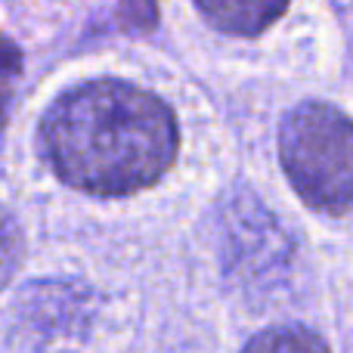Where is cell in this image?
Returning a JSON list of instances; mask_svg holds the SVG:
<instances>
[{
  "label": "cell",
  "mask_w": 353,
  "mask_h": 353,
  "mask_svg": "<svg viewBox=\"0 0 353 353\" xmlns=\"http://www.w3.org/2000/svg\"><path fill=\"white\" fill-rule=\"evenodd\" d=\"M53 171L81 192L130 195L174 165L180 134L155 93L103 78L68 90L43 118Z\"/></svg>",
  "instance_id": "6da1fadb"
},
{
  "label": "cell",
  "mask_w": 353,
  "mask_h": 353,
  "mask_svg": "<svg viewBox=\"0 0 353 353\" xmlns=\"http://www.w3.org/2000/svg\"><path fill=\"white\" fill-rule=\"evenodd\" d=\"M279 161L313 211H353V118L329 103H301L279 128Z\"/></svg>",
  "instance_id": "7a4b0ae2"
},
{
  "label": "cell",
  "mask_w": 353,
  "mask_h": 353,
  "mask_svg": "<svg viewBox=\"0 0 353 353\" xmlns=\"http://www.w3.org/2000/svg\"><path fill=\"white\" fill-rule=\"evenodd\" d=\"M223 263L226 273L257 285L285 267L292 245L276 217L248 192L230 195L223 205Z\"/></svg>",
  "instance_id": "3957f363"
},
{
  "label": "cell",
  "mask_w": 353,
  "mask_h": 353,
  "mask_svg": "<svg viewBox=\"0 0 353 353\" xmlns=\"http://www.w3.org/2000/svg\"><path fill=\"white\" fill-rule=\"evenodd\" d=\"M93 316V294L68 279H43L28 285L16 301V323L37 341L72 338Z\"/></svg>",
  "instance_id": "277c9868"
},
{
  "label": "cell",
  "mask_w": 353,
  "mask_h": 353,
  "mask_svg": "<svg viewBox=\"0 0 353 353\" xmlns=\"http://www.w3.org/2000/svg\"><path fill=\"white\" fill-rule=\"evenodd\" d=\"M285 3H199V12L226 34L254 37L279 16H285Z\"/></svg>",
  "instance_id": "5b68a950"
},
{
  "label": "cell",
  "mask_w": 353,
  "mask_h": 353,
  "mask_svg": "<svg viewBox=\"0 0 353 353\" xmlns=\"http://www.w3.org/2000/svg\"><path fill=\"white\" fill-rule=\"evenodd\" d=\"M242 353H329V344L304 325H273L257 332Z\"/></svg>",
  "instance_id": "8992f818"
},
{
  "label": "cell",
  "mask_w": 353,
  "mask_h": 353,
  "mask_svg": "<svg viewBox=\"0 0 353 353\" xmlns=\"http://www.w3.org/2000/svg\"><path fill=\"white\" fill-rule=\"evenodd\" d=\"M19 263H22V232L10 214L0 211V288L16 276Z\"/></svg>",
  "instance_id": "52a82bcc"
},
{
  "label": "cell",
  "mask_w": 353,
  "mask_h": 353,
  "mask_svg": "<svg viewBox=\"0 0 353 353\" xmlns=\"http://www.w3.org/2000/svg\"><path fill=\"white\" fill-rule=\"evenodd\" d=\"M19 72H22V53L16 50V43L0 34V112L10 103V93H12Z\"/></svg>",
  "instance_id": "ba28073f"
}]
</instances>
